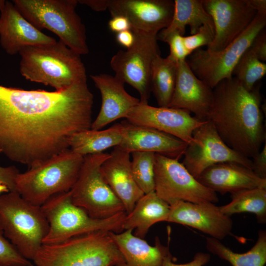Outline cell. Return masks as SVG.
Wrapping results in <instances>:
<instances>
[{
    "instance_id": "obj_1",
    "label": "cell",
    "mask_w": 266,
    "mask_h": 266,
    "mask_svg": "<svg viewBox=\"0 0 266 266\" xmlns=\"http://www.w3.org/2000/svg\"><path fill=\"white\" fill-rule=\"evenodd\" d=\"M93 102L87 82L54 92L0 85V154L30 167L69 149L91 129Z\"/></svg>"
},
{
    "instance_id": "obj_33",
    "label": "cell",
    "mask_w": 266,
    "mask_h": 266,
    "mask_svg": "<svg viewBox=\"0 0 266 266\" xmlns=\"http://www.w3.org/2000/svg\"><path fill=\"white\" fill-rule=\"evenodd\" d=\"M0 266H33L4 236L0 230Z\"/></svg>"
},
{
    "instance_id": "obj_6",
    "label": "cell",
    "mask_w": 266,
    "mask_h": 266,
    "mask_svg": "<svg viewBox=\"0 0 266 266\" xmlns=\"http://www.w3.org/2000/svg\"><path fill=\"white\" fill-rule=\"evenodd\" d=\"M49 228L41 206L29 202L16 191L0 196V230L26 259L33 261Z\"/></svg>"
},
{
    "instance_id": "obj_24",
    "label": "cell",
    "mask_w": 266,
    "mask_h": 266,
    "mask_svg": "<svg viewBox=\"0 0 266 266\" xmlns=\"http://www.w3.org/2000/svg\"><path fill=\"white\" fill-rule=\"evenodd\" d=\"M110 234L124 259L115 266H162L170 253L169 247L163 245L158 237L155 238V245L151 246L133 234L132 230L120 233L110 232Z\"/></svg>"
},
{
    "instance_id": "obj_35",
    "label": "cell",
    "mask_w": 266,
    "mask_h": 266,
    "mask_svg": "<svg viewBox=\"0 0 266 266\" xmlns=\"http://www.w3.org/2000/svg\"><path fill=\"white\" fill-rule=\"evenodd\" d=\"M183 37L181 34L175 33L169 36L165 42L169 46L168 56L176 63L186 60L187 57L191 54L185 47Z\"/></svg>"
},
{
    "instance_id": "obj_22",
    "label": "cell",
    "mask_w": 266,
    "mask_h": 266,
    "mask_svg": "<svg viewBox=\"0 0 266 266\" xmlns=\"http://www.w3.org/2000/svg\"><path fill=\"white\" fill-rule=\"evenodd\" d=\"M100 170L105 180L129 214L144 195L133 178L131 153L119 146L115 147L102 164Z\"/></svg>"
},
{
    "instance_id": "obj_43",
    "label": "cell",
    "mask_w": 266,
    "mask_h": 266,
    "mask_svg": "<svg viewBox=\"0 0 266 266\" xmlns=\"http://www.w3.org/2000/svg\"><path fill=\"white\" fill-rule=\"evenodd\" d=\"M250 2L257 12L266 11V0H250Z\"/></svg>"
},
{
    "instance_id": "obj_18",
    "label": "cell",
    "mask_w": 266,
    "mask_h": 266,
    "mask_svg": "<svg viewBox=\"0 0 266 266\" xmlns=\"http://www.w3.org/2000/svg\"><path fill=\"white\" fill-rule=\"evenodd\" d=\"M56 41L29 22L12 2L5 0L0 12V44L8 54L14 55L26 47Z\"/></svg>"
},
{
    "instance_id": "obj_9",
    "label": "cell",
    "mask_w": 266,
    "mask_h": 266,
    "mask_svg": "<svg viewBox=\"0 0 266 266\" xmlns=\"http://www.w3.org/2000/svg\"><path fill=\"white\" fill-rule=\"evenodd\" d=\"M109 155L102 152L84 156L77 179L70 190L72 202L95 219H106L125 212L101 172V166Z\"/></svg>"
},
{
    "instance_id": "obj_44",
    "label": "cell",
    "mask_w": 266,
    "mask_h": 266,
    "mask_svg": "<svg viewBox=\"0 0 266 266\" xmlns=\"http://www.w3.org/2000/svg\"><path fill=\"white\" fill-rule=\"evenodd\" d=\"M9 192L8 188L4 185L0 183V193L1 192L7 193Z\"/></svg>"
},
{
    "instance_id": "obj_40",
    "label": "cell",
    "mask_w": 266,
    "mask_h": 266,
    "mask_svg": "<svg viewBox=\"0 0 266 266\" xmlns=\"http://www.w3.org/2000/svg\"><path fill=\"white\" fill-rule=\"evenodd\" d=\"M108 27L113 32L118 33L121 32L131 30V24L129 19L123 16L117 15L112 17L108 22Z\"/></svg>"
},
{
    "instance_id": "obj_10",
    "label": "cell",
    "mask_w": 266,
    "mask_h": 266,
    "mask_svg": "<svg viewBox=\"0 0 266 266\" xmlns=\"http://www.w3.org/2000/svg\"><path fill=\"white\" fill-rule=\"evenodd\" d=\"M266 25V11L258 12L248 28L224 49L216 52L198 49L187 62L194 74L213 89L222 80L233 77L240 59Z\"/></svg>"
},
{
    "instance_id": "obj_31",
    "label": "cell",
    "mask_w": 266,
    "mask_h": 266,
    "mask_svg": "<svg viewBox=\"0 0 266 266\" xmlns=\"http://www.w3.org/2000/svg\"><path fill=\"white\" fill-rule=\"evenodd\" d=\"M131 154L132 171L137 185L144 194L154 191L156 154L135 151Z\"/></svg>"
},
{
    "instance_id": "obj_7",
    "label": "cell",
    "mask_w": 266,
    "mask_h": 266,
    "mask_svg": "<svg viewBox=\"0 0 266 266\" xmlns=\"http://www.w3.org/2000/svg\"><path fill=\"white\" fill-rule=\"evenodd\" d=\"M12 2L37 29L51 31L80 55L88 53L85 27L75 10L78 0H13Z\"/></svg>"
},
{
    "instance_id": "obj_11",
    "label": "cell",
    "mask_w": 266,
    "mask_h": 266,
    "mask_svg": "<svg viewBox=\"0 0 266 266\" xmlns=\"http://www.w3.org/2000/svg\"><path fill=\"white\" fill-rule=\"evenodd\" d=\"M134 35L133 45L120 50L111 58L110 65L115 76L133 87L140 101L148 103L151 92V67L154 58L160 54L156 34L131 30Z\"/></svg>"
},
{
    "instance_id": "obj_14",
    "label": "cell",
    "mask_w": 266,
    "mask_h": 266,
    "mask_svg": "<svg viewBox=\"0 0 266 266\" xmlns=\"http://www.w3.org/2000/svg\"><path fill=\"white\" fill-rule=\"evenodd\" d=\"M211 17L214 36L206 50L216 52L224 49L241 34L257 14L250 0H202Z\"/></svg>"
},
{
    "instance_id": "obj_20",
    "label": "cell",
    "mask_w": 266,
    "mask_h": 266,
    "mask_svg": "<svg viewBox=\"0 0 266 266\" xmlns=\"http://www.w3.org/2000/svg\"><path fill=\"white\" fill-rule=\"evenodd\" d=\"M91 78L101 98L100 110L92 122L91 129L101 130L118 119L126 118L139 103V99L129 94L125 89L124 83L115 76L100 73L91 75Z\"/></svg>"
},
{
    "instance_id": "obj_23",
    "label": "cell",
    "mask_w": 266,
    "mask_h": 266,
    "mask_svg": "<svg viewBox=\"0 0 266 266\" xmlns=\"http://www.w3.org/2000/svg\"><path fill=\"white\" fill-rule=\"evenodd\" d=\"M197 179L215 193L233 194L243 190L266 188V179L238 163L225 162L206 168Z\"/></svg>"
},
{
    "instance_id": "obj_21",
    "label": "cell",
    "mask_w": 266,
    "mask_h": 266,
    "mask_svg": "<svg viewBox=\"0 0 266 266\" xmlns=\"http://www.w3.org/2000/svg\"><path fill=\"white\" fill-rule=\"evenodd\" d=\"M122 124L123 136L118 146L125 151L152 152L177 160L183 156L188 145L185 142L154 129Z\"/></svg>"
},
{
    "instance_id": "obj_15",
    "label": "cell",
    "mask_w": 266,
    "mask_h": 266,
    "mask_svg": "<svg viewBox=\"0 0 266 266\" xmlns=\"http://www.w3.org/2000/svg\"><path fill=\"white\" fill-rule=\"evenodd\" d=\"M126 119L134 125L154 129L174 136L188 144L194 131L204 121L191 115L188 110L169 107H155L139 102Z\"/></svg>"
},
{
    "instance_id": "obj_26",
    "label": "cell",
    "mask_w": 266,
    "mask_h": 266,
    "mask_svg": "<svg viewBox=\"0 0 266 266\" xmlns=\"http://www.w3.org/2000/svg\"><path fill=\"white\" fill-rule=\"evenodd\" d=\"M206 25L214 28L211 17L204 9L202 0H174L171 21L167 28L157 34V38L165 42L169 36L175 33L184 36L187 26L190 27L192 35L202 26Z\"/></svg>"
},
{
    "instance_id": "obj_8",
    "label": "cell",
    "mask_w": 266,
    "mask_h": 266,
    "mask_svg": "<svg viewBox=\"0 0 266 266\" xmlns=\"http://www.w3.org/2000/svg\"><path fill=\"white\" fill-rule=\"evenodd\" d=\"M41 207L49 226L43 244L59 243L96 231L121 233L127 215L122 212L106 219L93 218L72 202L70 191L53 196Z\"/></svg>"
},
{
    "instance_id": "obj_37",
    "label": "cell",
    "mask_w": 266,
    "mask_h": 266,
    "mask_svg": "<svg viewBox=\"0 0 266 266\" xmlns=\"http://www.w3.org/2000/svg\"><path fill=\"white\" fill-rule=\"evenodd\" d=\"M248 49L262 62L266 61V32L263 29L254 38Z\"/></svg>"
},
{
    "instance_id": "obj_25",
    "label": "cell",
    "mask_w": 266,
    "mask_h": 266,
    "mask_svg": "<svg viewBox=\"0 0 266 266\" xmlns=\"http://www.w3.org/2000/svg\"><path fill=\"white\" fill-rule=\"evenodd\" d=\"M169 211V204L154 191L145 194L138 200L132 211L127 215L123 229L134 230V235L143 239L152 225L167 221Z\"/></svg>"
},
{
    "instance_id": "obj_45",
    "label": "cell",
    "mask_w": 266,
    "mask_h": 266,
    "mask_svg": "<svg viewBox=\"0 0 266 266\" xmlns=\"http://www.w3.org/2000/svg\"><path fill=\"white\" fill-rule=\"evenodd\" d=\"M5 2V0H0V12L4 5Z\"/></svg>"
},
{
    "instance_id": "obj_28",
    "label": "cell",
    "mask_w": 266,
    "mask_h": 266,
    "mask_svg": "<svg viewBox=\"0 0 266 266\" xmlns=\"http://www.w3.org/2000/svg\"><path fill=\"white\" fill-rule=\"evenodd\" d=\"M206 247L211 253L227 261L232 266H265L266 263V232L260 230L255 245L243 253L233 252L219 240L207 237Z\"/></svg>"
},
{
    "instance_id": "obj_16",
    "label": "cell",
    "mask_w": 266,
    "mask_h": 266,
    "mask_svg": "<svg viewBox=\"0 0 266 266\" xmlns=\"http://www.w3.org/2000/svg\"><path fill=\"white\" fill-rule=\"evenodd\" d=\"M111 16H123L131 24V30L154 34L169 25L173 14L172 0H108Z\"/></svg>"
},
{
    "instance_id": "obj_12",
    "label": "cell",
    "mask_w": 266,
    "mask_h": 266,
    "mask_svg": "<svg viewBox=\"0 0 266 266\" xmlns=\"http://www.w3.org/2000/svg\"><path fill=\"white\" fill-rule=\"evenodd\" d=\"M155 190L169 205L182 200L193 203L218 201L217 193L201 184L178 160L155 154Z\"/></svg>"
},
{
    "instance_id": "obj_38",
    "label": "cell",
    "mask_w": 266,
    "mask_h": 266,
    "mask_svg": "<svg viewBox=\"0 0 266 266\" xmlns=\"http://www.w3.org/2000/svg\"><path fill=\"white\" fill-rule=\"evenodd\" d=\"M19 173L14 166H0V183L5 185L9 191H15V179Z\"/></svg>"
},
{
    "instance_id": "obj_3",
    "label": "cell",
    "mask_w": 266,
    "mask_h": 266,
    "mask_svg": "<svg viewBox=\"0 0 266 266\" xmlns=\"http://www.w3.org/2000/svg\"><path fill=\"white\" fill-rule=\"evenodd\" d=\"M19 54L20 73L28 80L50 86L56 91L87 82L86 70L80 55L60 40L26 47Z\"/></svg>"
},
{
    "instance_id": "obj_30",
    "label": "cell",
    "mask_w": 266,
    "mask_h": 266,
    "mask_svg": "<svg viewBox=\"0 0 266 266\" xmlns=\"http://www.w3.org/2000/svg\"><path fill=\"white\" fill-rule=\"evenodd\" d=\"M231 198L229 203L219 206L223 214L231 217L236 213H253L259 223H266V188L240 191L232 194Z\"/></svg>"
},
{
    "instance_id": "obj_5",
    "label": "cell",
    "mask_w": 266,
    "mask_h": 266,
    "mask_svg": "<svg viewBox=\"0 0 266 266\" xmlns=\"http://www.w3.org/2000/svg\"><path fill=\"white\" fill-rule=\"evenodd\" d=\"M83 160V156L67 149L19 173L15 191L31 203L41 206L53 196L71 189Z\"/></svg>"
},
{
    "instance_id": "obj_13",
    "label": "cell",
    "mask_w": 266,
    "mask_h": 266,
    "mask_svg": "<svg viewBox=\"0 0 266 266\" xmlns=\"http://www.w3.org/2000/svg\"><path fill=\"white\" fill-rule=\"evenodd\" d=\"M183 157L182 164L196 179L206 168L219 163L234 162L252 167V160L229 147L208 120L194 131Z\"/></svg>"
},
{
    "instance_id": "obj_42",
    "label": "cell",
    "mask_w": 266,
    "mask_h": 266,
    "mask_svg": "<svg viewBox=\"0 0 266 266\" xmlns=\"http://www.w3.org/2000/svg\"><path fill=\"white\" fill-rule=\"evenodd\" d=\"M78 2L85 4L96 11L105 10L108 5V0H78Z\"/></svg>"
},
{
    "instance_id": "obj_32",
    "label": "cell",
    "mask_w": 266,
    "mask_h": 266,
    "mask_svg": "<svg viewBox=\"0 0 266 266\" xmlns=\"http://www.w3.org/2000/svg\"><path fill=\"white\" fill-rule=\"evenodd\" d=\"M266 73V64L261 61L248 48L233 69L234 76L247 90L253 89Z\"/></svg>"
},
{
    "instance_id": "obj_17",
    "label": "cell",
    "mask_w": 266,
    "mask_h": 266,
    "mask_svg": "<svg viewBox=\"0 0 266 266\" xmlns=\"http://www.w3.org/2000/svg\"><path fill=\"white\" fill-rule=\"evenodd\" d=\"M167 222L187 226L221 240L233 229L231 217L223 214L212 202L176 201L170 205Z\"/></svg>"
},
{
    "instance_id": "obj_29",
    "label": "cell",
    "mask_w": 266,
    "mask_h": 266,
    "mask_svg": "<svg viewBox=\"0 0 266 266\" xmlns=\"http://www.w3.org/2000/svg\"><path fill=\"white\" fill-rule=\"evenodd\" d=\"M177 63L168 56L161 54L154 59L151 67V92L159 106L168 107L173 93L177 74Z\"/></svg>"
},
{
    "instance_id": "obj_2",
    "label": "cell",
    "mask_w": 266,
    "mask_h": 266,
    "mask_svg": "<svg viewBox=\"0 0 266 266\" xmlns=\"http://www.w3.org/2000/svg\"><path fill=\"white\" fill-rule=\"evenodd\" d=\"M260 85L248 91L234 77L220 81L213 89L207 120L231 148L253 158L266 142Z\"/></svg>"
},
{
    "instance_id": "obj_36",
    "label": "cell",
    "mask_w": 266,
    "mask_h": 266,
    "mask_svg": "<svg viewBox=\"0 0 266 266\" xmlns=\"http://www.w3.org/2000/svg\"><path fill=\"white\" fill-rule=\"evenodd\" d=\"M173 258L171 253H169L165 258L162 266H204L210 261V255L206 253L198 252L191 262L181 264L174 263L173 262Z\"/></svg>"
},
{
    "instance_id": "obj_39",
    "label": "cell",
    "mask_w": 266,
    "mask_h": 266,
    "mask_svg": "<svg viewBox=\"0 0 266 266\" xmlns=\"http://www.w3.org/2000/svg\"><path fill=\"white\" fill-rule=\"evenodd\" d=\"M252 160V170L260 177L266 179V143Z\"/></svg>"
},
{
    "instance_id": "obj_4",
    "label": "cell",
    "mask_w": 266,
    "mask_h": 266,
    "mask_svg": "<svg viewBox=\"0 0 266 266\" xmlns=\"http://www.w3.org/2000/svg\"><path fill=\"white\" fill-rule=\"evenodd\" d=\"M33 261L36 266H115L124 259L110 232L99 231L42 244Z\"/></svg>"
},
{
    "instance_id": "obj_27",
    "label": "cell",
    "mask_w": 266,
    "mask_h": 266,
    "mask_svg": "<svg viewBox=\"0 0 266 266\" xmlns=\"http://www.w3.org/2000/svg\"><path fill=\"white\" fill-rule=\"evenodd\" d=\"M123 132L122 123L116 124L105 130H84L71 137L69 148L83 157L102 153L109 148L118 146L122 140Z\"/></svg>"
},
{
    "instance_id": "obj_41",
    "label": "cell",
    "mask_w": 266,
    "mask_h": 266,
    "mask_svg": "<svg viewBox=\"0 0 266 266\" xmlns=\"http://www.w3.org/2000/svg\"><path fill=\"white\" fill-rule=\"evenodd\" d=\"M116 39L119 44L128 49L133 44L134 35L131 30L124 31L117 33Z\"/></svg>"
},
{
    "instance_id": "obj_19",
    "label": "cell",
    "mask_w": 266,
    "mask_h": 266,
    "mask_svg": "<svg viewBox=\"0 0 266 266\" xmlns=\"http://www.w3.org/2000/svg\"><path fill=\"white\" fill-rule=\"evenodd\" d=\"M213 89L193 72L187 60L177 63V74L168 107L188 110L201 121L207 120Z\"/></svg>"
},
{
    "instance_id": "obj_34",
    "label": "cell",
    "mask_w": 266,
    "mask_h": 266,
    "mask_svg": "<svg viewBox=\"0 0 266 266\" xmlns=\"http://www.w3.org/2000/svg\"><path fill=\"white\" fill-rule=\"evenodd\" d=\"M214 29L209 25L202 26L194 34L183 37L184 45L191 54L203 46H209L213 41Z\"/></svg>"
}]
</instances>
